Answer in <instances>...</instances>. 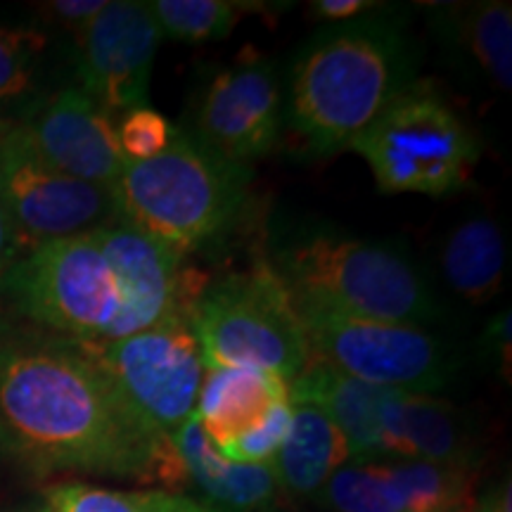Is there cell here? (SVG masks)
Instances as JSON below:
<instances>
[{
  "label": "cell",
  "instance_id": "6da1fadb",
  "mask_svg": "<svg viewBox=\"0 0 512 512\" xmlns=\"http://www.w3.org/2000/svg\"><path fill=\"white\" fill-rule=\"evenodd\" d=\"M0 446L43 475L157 484L169 437L131 413L86 344L0 328Z\"/></svg>",
  "mask_w": 512,
  "mask_h": 512
},
{
  "label": "cell",
  "instance_id": "7a4b0ae2",
  "mask_svg": "<svg viewBox=\"0 0 512 512\" xmlns=\"http://www.w3.org/2000/svg\"><path fill=\"white\" fill-rule=\"evenodd\" d=\"M420 48L406 12L377 5L311 34L283 76V131L309 155L349 147L418 81Z\"/></svg>",
  "mask_w": 512,
  "mask_h": 512
},
{
  "label": "cell",
  "instance_id": "3957f363",
  "mask_svg": "<svg viewBox=\"0 0 512 512\" xmlns=\"http://www.w3.org/2000/svg\"><path fill=\"white\" fill-rule=\"evenodd\" d=\"M266 261L292 299L420 328L444 320L430 273L403 242L356 238L332 223L299 219L271 230Z\"/></svg>",
  "mask_w": 512,
  "mask_h": 512
},
{
  "label": "cell",
  "instance_id": "277c9868",
  "mask_svg": "<svg viewBox=\"0 0 512 512\" xmlns=\"http://www.w3.org/2000/svg\"><path fill=\"white\" fill-rule=\"evenodd\" d=\"M249 183L252 166L216 155L176 126L164 152L124 164L112 195L117 221L143 230L185 259L235 226Z\"/></svg>",
  "mask_w": 512,
  "mask_h": 512
},
{
  "label": "cell",
  "instance_id": "5b68a950",
  "mask_svg": "<svg viewBox=\"0 0 512 512\" xmlns=\"http://www.w3.org/2000/svg\"><path fill=\"white\" fill-rule=\"evenodd\" d=\"M380 192L444 197L470 183L479 140L434 81H415L349 143Z\"/></svg>",
  "mask_w": 512,
  "mask_h": 512
},
{
  "label": "cell",
  "instance_id": "8992f818",
  "mask_svg": "<svg viewBox=\"0 0 512 512\" xmlns=\"http://www.w3.org/2000/svg\"><path fill=\"white\" fill-rule=\"evenodd\" d=\"M190 328L204 368H254L292 382L311 358L290 292L266 256L209 283Z\"/></svg>",
  "mask_w": 512,
  "mask_h": 512
},
{
  "label": "cell",
  "instance_id": "52a82bcc",
  "mask_svg": "<svg viewBox=\"0 0 512 512\" xmlns=\"http://www.w3.org/2000/svg\"><path fill=\"white\" fill-rule=\"evenodd\" d=\"M0 290L24 318L81 344L112 342L124 311L117 273L91 233L34 247Z\"/></svg>",
  "mask_w": 512,
  "mask_h": 512
},
{
  "label": "cell",
  "instance_id": "ba28073f",
  "mask_svg": "<svg viewBox=\"0 0 512 512\" xmlns=\"http://www.w3.org/2000/svg\"><path fill=\"white\" fill-rule=\"evenodd\" d=\"M292 304L311 356L356 380L437 396L460 373L456 351L420 325L358 318L302 299H292Z\"/></svg>",
  "mask_w": 512,
  "mask_h": 512
},
{
  "label": "cell",
  "instance_id": "9c48e42d",
  "mask_svg": "<svg viewBox=\"0 0 512 512\" xmlns=\"http://www.w3.org/2000/svg\"><path fill=\"white\" fill-rule=\"evenodd\" d=\"M86 347L152 434L171 437L195 415L207 370L188 320L169 318L136 335Z\"/></svg>",
  "mask_w": 512,
  "mask_h": 512
},
{
  "label": "cell",
  "instance_id": "30bf717a",
  "mask_svg": "<svg viewBox=\"0 0 512 512\" xmlns=\"http://www.w3.org/2000/svg\"><path fill=\"white\" fill-rule=\"evenodd\" d=\"M0 204L19 247L76 238L117 221L110 188L83 183L43 162L22 126L0 121Z\"/></svg>",
  "mask_w": 512,
  "mask_h": 512
},
{
  "label": "cell",
  "instance_id": "8fae6325",
  "mask_svg": "<svg viewBox=\"0 0 512 512\" xmlns=\"http://www.w3.org/2000/svg\"><path fill=\"white\" fill-rule=\"evenodd\" d=\"M185 131L230 162L266 157L283 133L278 64L247 48L204 83Z\"/></svg>",
  "mask_w": 512,
  "mask_h": 512
},
{
  "label": "cell",
  "instance_id": "7c38bea8",
  "mask_svg": "<svg viewBox=\"0 0 512 512\" xmlns=\"http://www.w3.org/2000/svg\"><path fill=\"white\" fill-rule=\"evenodd\" d=\"M162 31L143 0H107L76 34V72L81 91L112 112H131L150 102L152 64Z\"/></svg>",
  "mask_w": 512,
  "mask_h": 512
},
{
  "label": "cell",
  "instance_id": "4fadbf2b",
  "mask_svg": "<svg viewBox=\"0 0 512 512\" xmlns=\"http://www.w3.org/2000/svg\"><path fill=\"white\" fill-rule=\"evenodd\" d=\"M22 126L36 155L76 181L110 188L126 159L110 114L81 88H64L36 105Z\"/></svg>",
  "mask_w": 512,
  "mask_h": 512
},
{
  "label": "cell",
  "instance_id": "5bb4252c",
  "mask_svg": "<svg viewBox=\"0 0 512 512\" xmlns=\"http://www.w3.org/2000/svg\"><path fill=\"white\" fill-rule=\"evenodd\" d=\"M425 17L444 50L448 67L479 86L508 93L512 88V5L430 3Z\"/></svg>",
  "mask_w": 512,
  "mask_h": 512
},
{
  "label": "cell",
  "instance_id": "9a60e30c",
  "mask_svg": "<svg viewBox=\"0 0 512 512\" xmlns=\"http://www.w3.org/2000/svg\"><path fill=\"white\" fill-rule=\"evenodd\" d=\"M382 448L384 456L479 470L475 430L453 403L432 394L389 392L382 408Z\"/></svg>",
  "mask_w": 512,
  "mask_h": 512
},
{
  "label": "cell",
  "instance_id": "2e32d148",
  "mask_svg": "<svg viewBox=\"0 0 512 512\" xmlns=\"http://www.w3.org/2000/svg\"><path fill=\"white\" fill-rule=\"evenodd\" d=\"M185 489H195L204 505L214 512H259L273 505L278 494L273 470L268 465L230 463L204 434L197 413L171 434Z\"/></svg>",
  "mask_w": 512,
  "mask_h": 512
},
{
  "label": "cell",
  "instance_id": "e0dca14e",
  "mask_svg": "<svg viewBox=\"0 0 512 512\" xmlns=\"http://www.w3.org/2000/svg\"><path fill=\"white\" fill-rule=\"evenodd\" d=\"M389 392L392 389L356 380L313 356L290 382L292 403H311L328 415L347 439L354 463H375L384 456L382 408Z\"/></svg>",
  "mask_w": 512,
  "mask_h": 512
},
{
  "label": "cell",
  "instance_id": "ac0fdd59",
  "mask_svg": "<svg viewBox=\"0 0 512 512\" xmlns=\"http://www.w3.org/2000/svg\"><path fill=\"white\" fill-rule=\"evenodd\" d=\"M290 382L254 368H209L204 373L197 418L216 451L266 425L290 406Z\"/></svg>",
  "mask_w": 512,
  "mask_h": 512
},
{
  "label": "cell",
  "instance_id": "d6986e66",
  "mask_svg": "<svg viewBox=\"0 0 512 512\" xmlns=\"http://www.w3.org/2000/svg\"><path fill=\"white\" fill-rule=\"evenodd\" d=\"M441 278L456 297L484 306L503 290L508 273V238L489 214H470L446 233L439 249Z\"/></svg>",
  "mask_w": 512,
  "mask_h": 512
},
{
  "label": "cell",
  "instance_id": "ffe728a7",
  "mask_svg": "<svg viewBox=\"0 0 512 512\" xmlns=\"http://www.w3.org/2000/svg\"><path fill=\"white\" fill-rule=\"evenodd\" d=\"M351 460L347 439L335 422L311 403H292V418L283 446L268 467L290 496H316L339 467Z\"/></svg>",
  "mask_w": 512,
  "mask_h": 512
},
{
  "label": "cell",
  "instance_id": "44dd1931",
  "mask_svg": "<svg viewBox=\"0 0 512 512\" xmlns=\"http://www.w3.org/2000/svg\"><path fill=\"white\" fill-rule=\"evenodd\" d=\"M389 477L401 491L406 512H458L475 508V467L401 460L387 463Z\"/></svg>",
  "mask_w": 512,
  "mask_h": 512
},
{
  "label": "cell",
  "instance_id": "7402d4cb",
  "mask_svg": "<svg viewBox=\"0 0 512 512\" xmlns=\"http://www.w3.org/2000/svg\"><path fill=\"white\" fill-rule=\"evenodd\" d=\"M46 512H214L190 494L162 489H107L81 482L57 484L46 491Z\"/></svg>",
  "mask_w": 512,
  "mask_h": 512
},
{
  "label": "cell",
  "instance_id": "603a6c76",
  "mask_svg": "<svg viewBox=\"0 0 512 512\" xmlns=\"http://www.w3.org/2000/svg\"><path fill=\"white\" fill-rule=\"evenodd\" d=\"M150 10L162 36L171 41L204 43L228 38L235 24L247 12L259 10V5L235 0H155Z\"/></svg>",
  "mask_w": 512,
  "mask_h": 512
},
{
  "label": "cell",
  "instance_id": "cb8c5ba5",
  "mask_svg": "<svg viewBox=\"0 0 512 512\" xmlns=\"http://www.w3.org/2000/svg\"><path fill=\"white\" fill-rule=\"evenodd\" d=\"M320 503L335 512H406L387 463H347L320 489Z\"/></svg>",
  "mask_w": 512,
  "mask_h": 512
},
{
  "label": "cell",
  "instance_id": "d4e9b609",
  "mask_svg": "<svg viewBox=\"0 0 512 512\" xmlns=\"http://www.w3.org/2000/svg\"><path fill=\"white\" fill-rule=\"evenodd\" d=\"M48 36L34 27H0V105L29 98Z\"/></svg>",
  "mask_w": 512,
  "mask_h": 512
},
{
  "label": "cell",
  "instance_id": "484cf974",
  "mask_svg": "<svg viewBox=\"0 0 512 512\" xmlns=\"http://www.w3.org/2000/svg\"><path fill=\"white\" fill-rule=\"evenodd\" d=\"M114 128H117V143L126 162H145V159L157 157L169 147L176 133V126L150 105L124 112Z\"/></svg>",
  "mask_w": 512,
  "mask_h": 512
},
{
  "label": "cell",
  "instance_id": "4316f807",
  "mask_svg": "<svg viewBox=\"0 0 512 512\" xmlns=\"http://www.w3.org/2000/svg\"><path fill=\"white\" fill-rule=\"evenodd\" d=\"M512 328H510V311L505 309L489 320L484 328L482 344H479V354H482L484 363L494 373L510 384L512 375Z\"/></svg>",
  "mask_w": 512,
  "mask_h": 512
},
{
  "label": "cell",
  "instance_id": "83f0119b",
  "mask_svg": "<svg viewBox=\"0 0 512 512\" xmlns=\"http://www.w3.org/2000/svg\"><path fill=\"white\" fill-rule=\"evenodd\" d=\"M105 3L107 0H55V3H48V15L53 17L55 22H60L62 27L79 34V31L105 8Z\"/></svg>",
  "mask_w": 512,
  "mask_h": 512
},
{
  "label": "cell",
  "instance_id": "f1b7e54d",
  "mask_svg": "<svg viewBox=\"0 0 512 512\" xmlns=\"http://www.w3.org/2000/svg\"><path fill=\"white\" fill-rule=\"evenodd\" d=\"M377 3L373 0H313L309 5L311 15L318 19H328L330 24L351 22V19L373 12Z\"/></svg>",
  "mask_w": 512,
  "mask_h": 512
},
{
  "label": "cell",
  "instance_id": "f546056e",
  "mask_svg": "<svg viewBox=\"0 0 512 512\" xmlns=\"http://www.w3.org/2000/svg\"><path fill=\"white\" fill-rule=\"evenodd\" d=\"M17 249H19V242H17L15 228H12L8 214H5L3 204H0V287H3V280L12 268V264L17 261L15 259Z\"/></svg>",
  "mask_w": 512,
  "mask_h": 512
},
{
  "label": "cell",
  "instance_id": "4dcf8cb0",
  "mask_svg": "<svg viewBox=\"0 0 512 512\" xmlns=\"http://www.w3.org/2000/svg\"><path fill=\"white\" fill-rule=\"evenodd\" d=\"M479 512H512V496H510V482L498 486V489L486 498Z\"/></svg>",
  "mask_w": 512,
  "mask_h": 512
},
{
  "label": "cell",
  "instance_id": "1f68e13d",
  "mask_svg": "<svg viewBox=\"0 0 512 512\" xmlns=\"http://www.w3.org/2000/svg\"><path fill=\"white\" fill-rule=\"evenodd\" d=\"M29 512H46V508H43V505H38V508H34V510H29Z\"/></svg>",
  "mask_w": 512,
  "mask_h": 512
},
{
  "label": "cell",
  "instance_id": "d6a6232c",
  "mask_svg": "<svg viewBox=\"0 0 512 512\" xmlns=\"http://www.w3.org/2000/svg\"><path fill=\"white\" fill-rule=\"evenodd\" d=\"M458 512H475V508H467V510H458Z\"/></svg>",
  "mask_w": 512,
  "mask_h": 512
}]
</instances>
